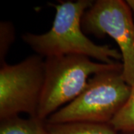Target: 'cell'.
Segmentation results:
<instances>
[{
    "mask_svg": "<svg viewBox=\"0 0 134 134\" xmlns=\"http://www.w3.org/2000/svg\"><path fill=\"white\" fill-rule=\"evenodd\" d=\"M131 86L122 77V63L95 74L77 98L46 119L48 124L73 121L110 124L129 98Z\"/></svg>",
    "mask_w": 134,
    "mask_h": 134,
    "instance_id": "obj_2",
    "label": "cell"
},
{
    "mask_svg": "<svg viewBox=\"0 0 134 134\" xmlns=\"http://www.w3.org/2000/svg\"><path fill=\"white\" fill-rule=\"evenodd\" d=\"M0 134H48L46 121L38 117L25 119L19 115L1 120Z\"/></svg>",
    "mask_w": 134,
    "mask_h": 134,
    "instance_id": "obj_6",
    "label": "cell"
},
{
    "mask_svg": "<svg viewBox=\"0 0 134 134\" xmlns=\"http://www.w3.org/2000/svg\"><path fill=\"white\" fill-rule=\"evenodd\" d=\"M0 57L1 63H4L5 55L14 40V29L10 23L2 22L0 25Z\"/></svg>",
    "mask_w": 134,
    "mask_h": 134,
    "instance_id": "obj_9",
    "label": "cell"
},
{
    "mask_svg": "<svg viewBox=\"0 0 134 134\" xmlns=\"http://www.w3.org/2000/svg\"><path fill=\"white\" fill-rule=\"evenodd\" d=\"M48 134H120L110 124L73 121L61 124L46 122Z\"/></svg>",
    "mask_w": 134,
    "mask_h": 134,
    "instance_id": "obj_7",
    "label": "cell"
},
{
    "mask_svg": "<svg viewBox=\"0 0 134 134\" xmlns=\"http://www.w3.org/2000/svg\"><path fill=\"white\" fill-rule=\"evenodd\" d=\"M92 4L90 0L61 2L55 5L56 14L51 29L43 34H25L23 40L37 54L45 58L80 54L104 63H113V59L119 60L121 59L120 52L109 45H97L83 31V16Z\"/></svg>",
    "mask_w": 134,
    "mask_h": 134,
    "instance_id": "obj_1",
    "label": "cell"
},
{
    "mask_svg": "<svg viewBox=\"0 0 134 134\" xmlns=\"http://www.w3.org/2000/svg\"><path fill=\"white\" fill-rule=\"evenodd\" d=\"M45 82V60L38 54L0 69V120L21 113L37 117Z\"/></svg>",
    "mask_w": 134,
    "mask_h": 134,
    "instance_id": "obj_4",
    "label": "cell"
},
{
    "mask_svg": "<svg viewBox=\"0 0 134 134\" xmlns=\"http://www.w3.org/2000/svg\"><path fill=\"white\" fill-rule=\"evenodd\" d=\"M120 134H134V132H123Z\"/></svg>",
    "mask_w": 134,
    "mask_h": 134,
    "instance_id": "obj_11",
    "label": "cell"
},
{
    "mask_svg": "<svg viewBox=\"0 0 134 134\" xmlns=\"http://www.w3.org/2000/svg\"><path fill=\"white\" fill-rule=\"evenodd\" d=\"M83 31L97 37L108 35L115 40L122 60V77L134 86V20L125 1L98 0L86 10L81 21Z\"/></svg>",
    "mask_w": 134,
    "mask_h": 134,
    "instance_id": "obj_5",
    "label": "cell"
},
{
    "mask_svg": "<svg viewBox=\"0 0 134 134\" xmlns=\"http://www.w3.org/2000/svg\"><path fill=\"white\" fill-rule=\"evenodd\" d=\"M121 64L96 63L80 54L45 58V82L37 117L46 121L60 107L71 103L81 94L90 75L115 69Z\"/></svg>",
    "mask_w": 134,
    "mask_h": 134,
    "instance_id": "obj_3",
    "label": "cell"
},
{
    "mask_svg": "<svg viewBox=\"0 0 134 134\" xmlns=\"http://www.w3.org/2000/svg\"><path fill=\"white\" fill-rule=\"evenodd\" d=\"M110 124L120 133L134 132V86L127 101Z\"/></svg>",
    "mask_w": 134,
    "mask_h": 134,
    "instance_id": "obj_8",
    "label": "cell"
},
{
    "mask_svg": "<svg viewBox=\"0 0 134 134\" xmlns=\"http://www.w3.org/2000/svg\"><path fill=\"white\" fill-rule=\"evenodd\" d=\"M127 5H128L129 8L132 12V14L134 18V0H127V1H125Z\"/></svg>",
    "mask_w": 134,
    "mask_h": 134,
    "instance_id": "obj_10",
    "label": "cell"
}]
</instances>
